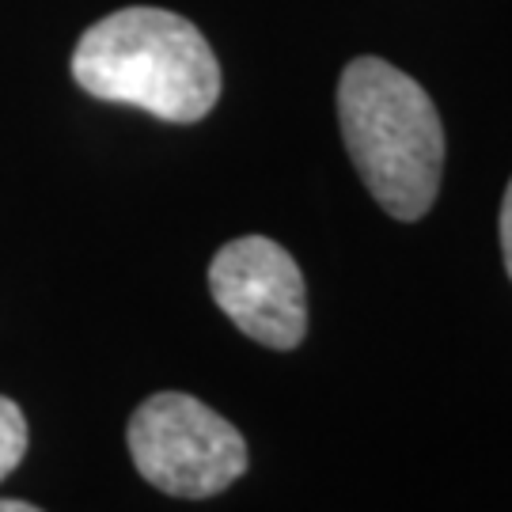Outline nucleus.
<instances>
[{"label":"nucleus","mask_w":512,"mask_h":512,"mask_svg":"<svg viewBox=\"0 0 512 512\" xmlns=\"http://www.w3.org/2000/svg\"><path fill=\"white\" fill-rule=\"evenodd\" d=\"M73 80L107 103L160 122H202L220 99V61L205 35L167 8H122L92 23L73 50Z\"/></svg>","instance_id":"nucleus-1"},{"label":"nucleus","mask_w":512,"mask_h":512,"mask_svg":"<svg viewBox=\"0 0 512 512\" xmlns=\"http://www.w3.org/2000/svg\"><path fill=\"white\" fill-rule=\"evenodd\" d=\"M338 126L387 217L421 220L440 190L444 126L429 92L384 57H353L338 80Z\"/></svg>","instance_id":"nucleus-2"},{"label":"nucleus","mask_w":512,"mask_h":512,"mask_svg":"<svg viewBox=\"0 0 512 512\" xmlns=\"http://www.w3.org/2000/svg\"><path fill=\"white\" fill-rule=\"evenodd\" d=\"M126 444L141 478L167 497H217L247 471L243 433L183 391H160L137 406Z\"/></svg>","instance_id":"nucleus-3"},{"label":"nucleus","mask_w":512,"mask_h":512,"mask_svg":"<svg viewBox=\"0 0 512 512\" xmlns=\"http://www.w3.org/2000/svg\"><path fill=\"white\" fill-rule=\"evenodd\" d=\"M209 293L251 342L296 349L308 334V289L296 258L266 236H239L209 262Z\"/></svg>","instance_id":"nucleus-4"},{"label":"nucleus","mask_w":512,"mask_h":512,"mask_svg":"<svg viewBox=\"0 0 512 512\" xmlns=\"http://www.w3.org/2000/svg\"><path fill=\"white\" fill-rule=\"evenodd\" d=\"M27 418L12 399L0 395V482L16 471L27 456Z\"/></svg>","instance_id":"nucleus-5"},{"label":"nucleus","mask_w":512,"mask_h":512,"mask_svg":"<svg viewBox=\"0 0 512 512\" xmlns=\"http://www.w3.org/2000/svg\"><path fill=\"white\" fill-rule=\"evenodd\" d=\"M501 255H505V270L512 281V179L505 186V202H501Z\"/></svg>","instance_id":"nucleus-6"},{"label":"nucleus","mask_w":512,"mask_h":512,"mask_svg":"<svg viewBox=\"0 0 512 512\" xmlns=\"http://www.w3.org/2000/svg\"><path fill=\"white\" fill-rule=\"evenodd\" d=\"M0 512H42L31 501H0Z\"/></svg>","instance_id":"nucleus-7"}]
</instances>
